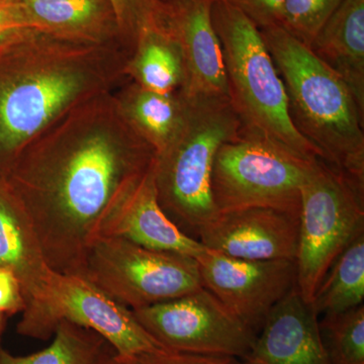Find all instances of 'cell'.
Masks as SVG:
<instances>
[{"label": "cell", "instance_id": "31", "mask_svg": "<svg viewBox=\"0 0 364 364\" xmlns=\"http://www.w3.org/2000/svg\"><path fill=\"white\" fill-rule=\"evenodd\" d=\"M4 313L0 312V336H1L2 329H4Z\"/></svg>", "mask_w": 364, "mask_h": 364}, {"label": "cell", "instance_id": "26", "mask_svg": "<svg viewBox=\"0 0 364 364\" xmlns=\"http://www.w3.org/2000/svg\"><path fill=\"white\" fill-rule=\"evenodd\" d=\"M235 360V358L221 356L196 355L161 349L126 358L117 356L114 364H231Z\"/></svg>", "mask_w": 364, "mask_h": 364}, {"label": "cell", "instance_id": "19", "mask_svg": "<svg viewBox=\"0 0 364 364\" xmlns=\"http://www.w3.org/2000/svg\"><path fill=\"white\" fill-rule=\"evenodd\" d=\"M121 111L134 131L154 149H166L183 122L186 100L179 91L159 93L126 79L114 90Z\"/></svg>", "mask_w": 364, "mask_h": 364}, {"label": "cell", "instance_id": "10", "mask_svg": "<svg viewBox=\"0 0 364 364\" xmlns=\"http://www.w3.org/2000/svg\"><path fill=\"white\" fill-rule=\"evenodd\" d=\"M196 260L203 287L256 335L270 311L296 286L293 260H243L208 249Z\"/></svg>", "mask_w": 364, "mask_h": 364}, {"label": "cell", "instance_id": "6", "mask_svg": "<svg viewBox=\"0 0 364 364\" xmlns=\"http://www.w3.org/2000/svg\"><path fill=\"white\" fill-rule=\"evenodd\" d=\"M364 184L326 162L314 160L301 188L296 287L312 303L318 284L352 239L364 230Z\"/></svg>", "mask_w": 364, "mask_h": 364}, {"label": "cell", "instance_id": "14", "mask_svg": "<svg viewBox=\"0 0 364 364\" xmlns=\"http://www.w3.org/2000/svg\"><path fill=\"white\" fill-rule=\"evenodd\" d=\"M168 25L181 48L186 98H229L219 38L213 25V0H166Z\"/></svg>", "mask_w": 364, "mask_h": 364}, {"label": "cell", "instance_id": "5", "mask_svg": "<svg viewBox=\"0 0 364 364\" xmlns=\"http://www.w3.org/2000/svg\"><path fill=\"white\" fill-rule=\"evenodd\" d=\"M183 122L156 156L154 181L163 212L184 234L198 232L219 212L212 193L215 155L241 130L229 98H186Z\"/></svg>", "mask_w": 364, "mask_h": 364}, {"label": "cell", "instance_id": "21", "mask_svg": "<svg viewBox=\"0 0 364 364\" xmlns=\"http://www.w3.org/2000/svg\"><path fill=\"white\" fill-rule=\"evenodd\" d=\"M117 354L97 332L61 321L49 346L26 356H16L0 345V364H114Z\"/></svg>", "mask_w": 364, "mask_h": 364}, {"label": "cell", "instance_id": "9", "mask_svg": "<svg viewBox=\"0 0 364 364\" xmlns=\"http://www.w3.org/2000/svg\"><path fill=\"white\" fill-rule=\"evenodd\" d=\"M163 348L196 355L246 358L256 334L205 287L132 310Z\"/></svg>", "mask_w": 364, "mask_h": 364}, {"label": "cell", "instance_id": "8", "mask_svg": "<svg viewBox=\"0 0 364 364\" xmlns=\"http://www.w3.org/2000/svg\"><path fill=\"white\" fill-rule=\"evenodd\" d=\"M82 277L130 310L179 298L203 287L195 258L145 248L116 236L93 242Z\"/></svg>", "mask_w": 364, "mask_h": 364}, {"label": "cell", "instance_id": "15", "mask_svg": "<svg viewBox=\"0 0 364 364\" xmlns=\"http://www.w3.org/2000/svg\"><path fill=\"white\" fill-rule=\"evenodd\" d=\"M318 315L294 287L268 314L247 358L258 364H330Z\"/></svg>", "mask_w": 364, "mask_h": 364}, {"label": "cell", "instance_id": "23", "mask_svg": "<svg viewBox=\"0 0 364 364\" xmlns=\"http://www.w3.org/2000/svg\"><path fill=\"white\" fill-rule=\"evenodd\" d=\"M330 364H364V306L325 314L318 321Z\"/></svg>", "mask_w": 364, "mask_h": 364}, {"label": "cell", "instance_id": "24", "mask_svg": "<svg viewBox=\"0 0 364 364\" xmlns=\"http://www.w3.org/2000/svg\"><path fill=\"white\" fill-rule=\"evenodd\" d=\"M343 0H286L282 28L308 47Z\"/></svg>", "mask_w": 364, "mask_h": 364}, {"label": "cell", "instance_id": "4", "mask_svg": "<svg viewBox=\"0 0 364 364\" xmlns=\"http://www.w3.org/2000/svg\"><path fill=\"white\" fill-rule=\"evenodd\" d=\"M210 14L221 44L230 102L241 130L304 159L321 158L291 124L284 83L259 28L228 0H213Z\"/></svg>", "mask_w": 364, "mask_h": 364}, {"label": "cell", "instance_id": "11", "mask_svg": "<svg viewBox=\"0 0 364 364\" xmlns=\"http://www.w3.org/2000/svg\"><path fill=\"white\" fill-rule=\"evenodd\" d=\"M63 320L97 332L114 347L119 358L165 349L144 329L130 309L83 277L54 272L47 313L49 338Z\"/></svg>", "mask_w": 364, "mask_h": 364}, {"label": "cell", "instance_id": "30", "mask_svg": "<svg viewBox=\"0 0 364 364\" xmlns=\"http://www.w3.org/2000/svg\"><path fill=\"white\" fill-rule=\"evenodd\" d=\"M231 364H258L256 363H254L252 360H249V359H243V361H237L235 360L234 363H232Z\"/></svg>", "mask_w": 364, "mask_h": 364}, {"label": "cell", "instance_id": "3", "mask_svg": "<svg viewBox=\"0 0 364 364\" xmlns=\"http://www.w3.org/2000/svg\"><path fill=\"white\" fill-rule=\"evenodd\" d=\"M260 33L284 83L294 129L323 160L364 184V112L348 86L282 26Z\"/></svg>", "mask_w": 364, "mask_h": 364}, {"label": "cell", "instance_id": "2", "mask_svg": "<svg viewBox=\"0 0 364 364\" xmlns=\"http://www.w3.org/2000/svg\"><path fill=\"white\" fill-rule=\"evenodd\" d=\"M131 53L25 28L0 44V179L36 136L83 100L126 80Z\"/></svg>", "mask_w": 364, "mask_h": 364}, {"label": "cell", "instance_id": "22", "mask_svg": "<svg viewBox=\"0 0 364 364\" xmlns=\"http://www.w3.org/2000/svg\"><path fill=\"white\" fill-rule=\"evenodd\" d=\"M363 299L364 230L333 262L311 304L320 316L346 312L363 305Z\"/></svg>", "mask_w": 364, "mask_h": 364}, {"label": "cell", "instance_id": "1", "mask_svg": "<svg viewBox=\"0 0 364 364\" xmlns=\"http://www.w3.org/2000/svg\"><path fill=\"white\" fill-rule=\"evenodd\" d=\"M156 160L114 90L83 100L21 151L4 182L20 203L48 264L82 277L93 242L107 233Z\"/></svg>", "mask_w": 364, "mask_h": 364}, {"label": "cell", "instance_id": "7", "mask_svg": "<svg viewBox=\"0 0 364 364\" xmlns=\"http://www.w3.org/2000/svg\"><path fill=\"white\" fill-rule=\"evenodd\" d=\"M315 159L240 130L215 155L212 193L218 212L272 208L299 215L301 186Z\"/></svg>", "mask_w": 364, "mask_h": 364}, {"label": "cell", "instance_id": "20", "mask_svg": "<svg viewBox=\"0 0 364 364\" xmlns=\"http://www.w3.org/2000/svg\"><path fill=\"white\" fill-rule=\"evenodd\" d=\"M124 75L144 88L159 93L181 90L184 67L181 48L168 18L144 28L127 62Z\"/></svg>", "mask_w": 364, "mask_h": 364}, {"label": "cell", "instance_id": "16", "mask_svg": "<svg viewBox=\"0 0 364 364\" xmlns=\"http://www.w3.org/2000/svg\"><path fill=\"white\" fill-rule=\"evenodd\" d=\"M18 1L31 28L73 42L124 48L111 0Z\"/></svg>", "mask_w": 364, "mask_h": 364}, {"label": "cell", "instance_id": "17", "mask_svg": "<svg viewBox=\"0 0 364 364\" xmlns=\"http://www.w3.org/2000/svg\"><path fill=\"white\" fill-rule=\"evenodd\" d=\"M154 166L155 163L139 182L105 236L121 237L145 248L196 259L207 248L198 239L184 234L163 212L155 188Z\"/></svg>", "mask_w": 364, "mask_h": 364}, {"label": "cell", "instance_id": "27", "mask_svg": "<svg viewBox=\"0 0 364 364\" xmlns=\"http://www.w3.org/2000/svg\"><path fill=\"white\" fill-rule=\"evenodd\" d=\"M259 30L282 25L286 0H228Z\"/></svg>", "mask_w": 364, "mask_h": 364}, {"label": "cell", "instance_id": "29", "mask_svg": "<svg viewBox=\"0 0 364 364\" xmlns=\"http://www.w3.org/2000/svg\"><path fill=\"white\" fill-rule=\"evenodd\" d=\"M25 28H31L18 0H0V44Z\"/></svg>", "mask_w": 364, "mask_h": 364}, {"label": "cell", "instance_id": "12", "mask_svg": "<svg viewBox=\"0 0 364 364\" xmlns=\"http://www.w3.org/2000/svg\"><path fill=\"white\" fill-rule=\"evenodd\" d=\"M0 267L11 270L25 301L18 334L50 339L47 313L54 270L48 264L32 225L4 179H0Z\"/></svg>", "mask_w": 364, "mask_h": 364}, {"label": "cell", "instance_id": "25", "mask_svg": "<svg viewBox=\"0 0 364 364\" xmlns=\"http://www.w3.org/2000/svg\"><path fill=\"white\" fill-rule=\"evenodd\" d=\"M124 48L132 53L139 35L148 26L168 18L166 0H111Z\"/></svg>", "mask_w": 364, "mask_h": 364}, {"label": "cell", "instance_id": "13", "mask_svg": "<svg viewBox=\"0 0 364 364\" xmlns=\"http://www.w3.org/2000/svg\"><path fill=\"white\" fill-rule=\"evenodd\" d=\"M198 240L208 250L238 259L296 260L299 215L272 208L219 213Z\"/></svg>", "mask_w": 364, "mask_h": 364}, {"label": "cell", "instance_id": "28", "mask_svg": "<svg viewBox=\"0 0 364 364\" xmlns=\"http://www.w3.org/2000/svg\"><path fill=\"white\" fill-rule=\"evenodd\" d=\"M25 309L20 282L14 273L7 268L0 267V312L13 314Z\"/></svg>", "mask_w": 364, "mask_h": 364}, {"label": "cell", "instance_id": "18", "mask_svg": "<svg viewBox=\"0 0 364 364\" xmlns=\"http://www.w3.org/2000/svg\"><path fill=\"white\" fill-rule=\"evenodd\" d=\"M309 48L344 81L364 112V0H343Z\"/></svg>", "mask_w": 364, "mask_h": 364}]
</instances>
